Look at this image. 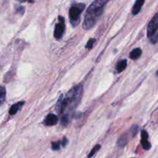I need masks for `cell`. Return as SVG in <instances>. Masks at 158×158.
Here are the masks:
<instances>
[{"mask_svg": "<svg viewBox=\"0 0 158 158\" xmlns=\"http://www.w3.org/2000/svg\"><path fill=\"white\" fill-rule=\"evenodd\" d=\"M83 94V87L80 84L71 89L65 97L60 96L56 105V110L61 115V123L63 126L69 124L71 115L78 106Z\"/></svg>", "mask_w": 158, "mask_h": 158, "instance_id": "obj_1", "label": "cell"}, {"mask_svg": "<svg viewBox=\"0 0 158 158\" xmlns=\"http://www.w3.org/2000/svg\"><path fill=\"white\" fill-rule=\"evenodd\" d=\"M109 0H95L87 9L83 28L86 30L94 27L99 17L103 14L105 6Z\"/></svg>", "mask_w": 158, "mask_h": 158, "instance_id": "obj_2", "label": "cell"}, {"mask_svg": "<svg viewBox=\"0 0 158 158\" xmlns=\"http://www.w3.org/2000/svg\"><path fill=\"white\" fill-rule=\"evenodd\" d=\"M85 9V4L83 3H77L73 5L69 9V16L71 24L73 26H76L80 23V15L83 11Z\"/></svg>", "mask_w": 158, "mask_h": 158, "instance_id": "obj_3", "label": "cell"}, {"mask_svg": "<svg viewBox=\"0 0 158 158\" xmlns=\"http://www.w3.org/2000/svg\"><path fill=\"white\" fill-rule=\"evenodd\" d=\"M148 37L153 44L158 43V12L148 24Z\"/></svg>", "mask_w": 158, "mask_h": 158, "instance_id": "obj_4", "label": "cell"}, {"mask_svg": "<svg viewBox=\"0 0 158 158\" xmlns=\"http://www.w3.org/2000/svg\"><path fill=\"white\" fill-rule=\"evenodd\" d=\"M137 131H138V127L134 126L131 128V130H130L128 132L123 134V135L119 138L118 142H117V145H118L119 148H123L124 146H126L128 140H129V137H131V138H132V137H135V135L137 133Z\"/></svg>", "mask_w": 158, "mask_h": 158, "instance_id": "obj_5", "label": "cell"}, {"mask_svg": "<svg viewBox=\"0 0 158 158\" xmlns=\"http://www.w3.org/2000/svg\"><path fill=\"white\" fill-rule=\"evenodd\" d=\"M60 23L56 25L55 31H54V36L56 40H60L62 38L65 31V21L63 16H59Z\"/></svg>", "mask_w": 158, "mask_h": 158, "instance_id": "obj_6", "label": "cell"}, {"mask_svg": "<svg viewBox=\"0 0 158 158\" xmlns=\"http://www.w3.org/2000/svg\"><path fill=\"white\" fill-rule=\"evenodd\" d=\"M140 143H141L142 148L145 151H149L151 148V144L148 141V134L144 130L141 131V140H140Z\"/></svg>", "mask_w": 158, "mask_h": 158, "instance_id": "obj_7", "label": "cell"}, {"mask_svg": "<svg viewBox=\"0 0 158 158\" xmlns=\"http://www.w3.org/2000/svg\"><path fill=\"white\" fill-rule=\"evenodd\" d=\"M58 122V117L53 114H49L46 116L44 120V124L46 126H53L56 125Z\"/></svg>", "mask_w": 158, "mask_h": 158, "instance_id": "obj_8", "label": "cell"}, {"mask_svg": "<svg viewBox=\"0 0 158 158\" xmlns=\"http://www.w3.org/2000/svg\"><path fill=\"white\" fill-rule=\"evenodd\" d=\"M144 2L145 0H137V1H136V2L134 3L132 9L133 15H136L140 12L142 6H143V4H144Z\"/></svg>", "mask_w": 158, "mask_h": 158, "instance_id": "obj_9", "label": "cell"}, {"mask_svg": "<svg viewBox=\"0 0 158 158\" xmlns=\"http://www.w3.org/2000/svg\"><path fill=\"white\" fill-rule=\"evenodd\" d=\"M24 103H25L24 101H20V102H18V103H15V104L12 105V106L10 107V109H9V114L12 116L15 115V114L18 112L19 110L22 107V106L24 104Z\"/></svg>", "mask_w": 158, "mask_h": 158, "instance_id": "obj_10", "label": "cell"}, {"mask_svg": "<svg viewBox=\"0 0 158 158\" xmlns=\"http://www.w3.org/2000/svg\"><path fill=\"white\" fill-rule=\"evenodd\" d=\"M142 54V50L140 49V48H136V49H133L132 51L130 53V58L131 60H136L139 58V57L141 56Z\"/></svg>", "mask_w": 158, "mask_h": 158, "instance_id": "obj_11", "label": "cell"}, {"mask_svg": "<svg viewBox=\"0 0 158 158\" xmlns=\"http://www.w3.org/2000/svg\"><path fill=\"white\" fill-rule=\"evenodd\" d=\"M127 66V60H120V61L117 63V72L118 73L123 72V71L126 69Z\"/></svg>", "mask_w": 158, "mask_h": 158, "instance_id": "obj_12", "label": "cell"}, {"mask_svg": "<svg viewBox=\"0 0 158 158\" xmlns=\"http://www.w3.org/2000/svg\"><path fill=\"white\" fill-rule=\"evenodd\" d=\"M6 89L2 86H0V106L6 100Z\"/></svg>", "mask_w": 158, "mask_h": 158, "instance_id": "obj_13", "label": "cell"}, {"mask_svg": "<svg viewBox=\"0 0 158 158\" xmlns=\"http://www.w3.org/2000/svg\"><path fill=\"white\" fill-rule=\"evenodd\" d=\"M100 148H101V146H100V144H97V145H96V146L94 147V148H93L92 150H91V151H90V152H89V155H88V158H90V157H92L93 156H94V154H95L96 153H97V151H98L100 149Z\"/></svg>", "mask_w": 158, "mask_h": 158, "instance_id": "obj_14", "label": "cell"}, {"mask_svg": "<svg viewBox=\"0 0 158 158\" xmlns=\"http://www.w3.org/2000/svg\"><path fill=\"white\" fill-rule=\"evenodd\" d=\"M60 144H61V141L52 142V149L53 151H59L60 148Z\"/></svg>", "mask_w": 158, "mask_h": 158, "instance_id": "obj_15", "label": "cell"}, {"mask_svg": "<svg viewBox=\"0 0 158 158\" xmlns=\"http://www.w3.org/2000/svg\"><path fill=\"white\" fill-rule=\"evenodd\" d=\"M95 41H96L95 39H90V40L87 42V43H86V48H87V49H92Z\"/></svg>", "mask_w": 158, "mask_h": 158, "instance_id": "obj_16", "label": "cell"}, {"mask_svg": "<svg viewBox=\"0 0 158 158\" xmlns=\"http://www.w3.org/2000/svg\"><path fill=\"white\" fill-rule=\"evenodd\" d=\"M67 143H68L67 138H66V137H63V140L61 141V145L63 147V148H64V147L66 146V144H67Z\"/></svg>", "mask_w": 158, "mask_h": 158, "instance_id": "obj_17", "label": "cell"}, {"mask_svg": "<svg viewBox=\"0 0 158 158\" xmlns=\"http://www.w3.org/2000/svg\"><path fill=\"white\" fill-rule=\"evenodd\" d=\"M16 10H17V12H19V13L21 14V15H23V14L24 13L25 8H24V7H19L18 9H16Z\"/></svg>", "mask_w": 158, "mask_h": 158, "instance_id": "obj_18", "label": "cell"}, {"mask_svg": "<svg viewBox=\"0 0 158 158\" xmlns=\"http://www.w3.org/2000/svg\"><path fill=\"white\" fill-rule=\"evenodd\" d=\"M17 1H19V2H25L29 1V0H17Z\"/></svg>", "mask_w": 158, "mask_h": 158, "instance_id": "obj_19", "label": "cell"}, {"mask_svg": "<svg viewBox=\"0 0 158 158\" xmlns=\"http://www.w3.org/2000/svg\"><path fill=\"white\" fill-rule=\"evenodd\" d=\"M157 73V76H158V70L157 71V73Z\"/></svg>", "mask_w": 158, "mask_h": 158, "instance_id": "obj_20", "label": "cell"}]
</instances>
